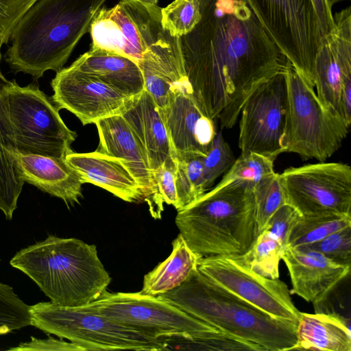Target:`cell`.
Returning <instances> with one entry per match:
<instances>
[{"label":"cell","mask_w":351,"mask_h":351,"mask_svg":"<svg viewBox=\"0 0 351 351\" xmlns=\"http://www.w3.org/2000/svg\"><path fill=\"white\" fill-rule=\"evenodd\" d=\"M198 1L201 19L180 38L184 69L199 108L228 129L252 93L285 64L245 0Z\"/></svg>","instance_id":"obj_1"},{"label":"cell","mask_w":351,"mask_h":351,"mask_svg":"<svg viewBox=\"0 0 351 351\" xmlns=\"http://www.w3.org/2000/svg\"><path fill=\"white\" fill-rule=\"evenodd\" d=\"M161 8L138 0H120L110 8H101L89 33L92 49L126 56L140 67L143 76L176 86L186 74L180 39L164 29Z\"/></svg>","instance_id":"obj_2"},{"label":"cell","mask_w":351,"mask_h":351,"mask_svg":"<svg viewBox=\"0 0 351 351\" xmlns=\"http://www.w3.org/2000/svg\"><path fill=\"white\" fill-rule=\"evenodd\" d=\"M106 0H37L13 29L4 54L14 73L37 80L62 69Z\"/></svg>","instance_id":"obj_3"},{"label":"cell","mask_w":351,"mask_h":351,"mask_svg":"<svg viewBox=\"0 0 351 351\" xmlns=\"http://www.w3.org/2000/svg\"><path fill=\"white\" fill-rule=\"evenodd\" d=\"M10 264L34 281L51 302L63 306L94 302L111 281L96 245L75 238L50 235L16 252Z\"/></svg>","instance_id":"obj_4"},{"label":"cell","mask_w":351,"mask_h":351,"mask_svg":"<svg viewBox=\"0 0 351 351\" xmlns=\"http://www.w3.org/2000/svg\"><path fill=\"white\" fill-rule=\"evenodd\" d=\"M175 223L189 246L202 256H238L260 234L253 184L237 180L216 185L178 210Z\"/></svg>","instance_id":"obj_5"},{"label":"cell","mask_w":351,"mask_h":351,"mask_svg":"<svg viewBox=\"0 0 351 351\" xmlns=\"http://www.w3.org/2000/svg\"><path fill=\"white\" fill-rule=\"evenodd\" d=\"M163 299L261 351L293 350L297 324L271 316L221 288L198 269Z\"/></svg>","instance_id":"obj_6"},{"label":"cell","mask_w":351,"mask_h":351,"mask_svg":"<svg viewBox=\"0 0 351 351\" xmlns=\"http://www.w3.org/2000/svg\"><path fill=\"white\" fill-rule=\"evenodd\" d=\"M287 110L282 145L303 160L324 161L341 147L349 125L326 108L311 84L287 60Z\"/></svg>","instance_id":"obj_7"},{"label":"cell","mask_w":351,"mask_h":351,"mask_svg":"<svg viewBox=\"0 0 351 351\" xmlns=\"http://www.w3.org/2000/svg\"><path fill=\"white\" fill-rule=\"evenodd\" d=\"M31 325L82 347L84 350H164L165 339L89 312L52 302L29 306Z\"/></svg>","instance_id":"obj_8"},{"label":"cell","mask_w":351,"mask_h":351,"mask_svg":"<svg viewBox=\"0 0 351 351\" xmlns=\"http://www.w3.org/2000/svg\"><path fill=\"white\" fill-rule=\"evenodd\" d=\"M81 307L165 341H194L222 332L160 295L145 294L141 291L134 293L106 291L97 300Z\"/></svg>","instance_id":"obj_9"},{"label":"cell","mask_w":351,"mask_h":351,"mask_svg":"<svg viewBox=\"0 0 351 351\" xmlns=\"http://www.w3.org/2000/svg\"><path fill=\"white\" fill-rule=\"evenodd\" d=\"M15 150L23 154L65 158L77 133L64 123L59 110L36 83L20 86L10 81L4 91Z\"/></svg>","instance_id":"obj_10"},{"label":"cell","mask_w":351,"mask_h":351,"mask_svg":"<svg viewBox=\"0 0 351 351\" xmlns=\"http://www.w3.org/2000/svg\"><path fill=\"white\" fill-rule=\"evenodd\" d=\"M280 53L314 87V62L325 35L312 0H245Z\"/></svg>","instance_id":"obj_11"},{"label":"cell","mask_w":351,"mask_h":351,"mask_svg":"<svg viewBox=\"0 0 351 351\" xmlns=\"http://www.w3.org/2000/svg\"><path fill=\"white\" fill-rule=\"evenodd\" d=\"M285 204L301 215L351 214V167L341 162H319L279 173Z\"/></svg>","instance_id":"obj_12"},{"label":"cell","mask_w":351,"mask_h":351,"mask_svg":"<svg viewBox=\"0 0 351 351\" xmlns=\"http://www.w3.org/2000/svg\"><path fill=\"white\" fill-rule=\"evenodd\" d=\"M285 66L261 84L243 104L239 121L241 154L256 153L274 161L285 152L281 141L288 104Z\"/></svg>","instance_id":"obj_13"},{"label":"cell","mask_w":351,"mask_h":351,"mask_svg":"<svg viewBox=\"0 0 351 351\" xmlns=\"http://www.w3.org/2000/svg\"><path fill=\"white\" fill-rule=\"evenodd\" d=\"M198 270L211 281L271 316L298 324L300 311L287 285L279 278L264 277L234 256L201 258Z\"/></svg>","instance_id":"obj_14"},{"label":"cell","mask_w":351,"mask_h":351,"mask_svg":"<svg viewBox=\"0 0 351 351\" xmlns=\"http://www.w3.org/2000/svg\"><path fill=\"white\" fill-rule=\"evenodd\" d=\"M51 86L53 91L51 100L57 108L69 110L83 125L122 114L130 99L97 77L71 65L56 72Z\"/></svg>","instance_id":"obj_15"},{"label":"cell","mask_w":351,"mask_h":351,"mask_svg":"<svg viewBox=\"0 0 351 351\" xmlns=\"http://www.w3.org/2000/svg\"><path fill=\"white\" fill-rule=\"evenodd\" d=\"M333 27L323 36L315 55L314 86L322 104L343 119L342 86L351 82L350 6L333 14Z\"/></svg>","instance_id":"obj_16"},{"label":"cell","mask_w":351,"mask_h":351,"mask_svg":"<svg viewBox=\"0 0 351 351\" xmlns=\"http://www.w3.org/2000/svg\"><path fill=\"white\" fill-rule=\"evenodd\" d=\"M282 260L289 273L292 293L314 305L322 304L350 271V266L308 248L287 245Z\"/></svg>","instance_id":"obj_17"},{"label":"cell","mask_w":351,"mask_h":351,"mask_svg":"<svg viewBox=\"0 0 351 351\" xmlns=\"http://www.w3.org/2000/svg\"><path fill=\"white\" fill-rule=\"evenodd\" d=\"M160 113L167 130L170 154L206 155L217 132L215 121L202 110L192 90L177 92Z\"/></svg>","instance_id":"obj_18"},{"label":"cell","mask_w":351,"mask_h":351,"mask_svg":"<svg viewBox=\"0 0 351 351\" xmlns=\"http://www.w3.org/2000/svg\"><path fill=\"white\" fill-rule=\"evenodd\" d=\"M99 143L96 151L119 160L144 193V200L153 190L152 173L146 152L122 114L97 120Z\"/></svg>","instance_id":"obj_19"},{"label":"cell","mask_w":351,"mask_h":351,"mask_svg":"<svg viewBox=\"0 0 351 351\" xmlns=\"http://www.w3.org/2000/svg\"><path fill=\"white\" fill-rule=\"evenodd\" d=\"M12 156L18 176L24 183L62 199L67 205L80 202L83 183L65 158L23 154L16 150Z\"/></svg>","instance_id":"obj_20"},{"label":"cell","mask_w":351,"mask_h":351,"mask_svg":"<svg viewBox=\"0 0 351 351\" xmlns=\"http://www.w3.org/2000/svg\"><path fill=\"white\" fill-rule=\"evenodd\" d=\"M65 160L83 184L98 186L128 202L144 200L142 188L119 160L96 150L89 153L72 151Z\"/></svg>","instance_id":"obj_21"},{"label":"cell","mask_w":351,"mask_h":351,"mask_svg":"<svg viewBox=\"0 0 351 351\" xmlns=\"http://www.w3.org/2000/svg\"><path fill=\"white\" fill-rule=\"evenodd\" d=\"M122 116L143 145L153 173L171 156L167 130L157 105L144 90L130 99Z\"/></svg>","instance_id":"obj_22"},{"label":"cell","mask_w":351,"mask_h":351,"mask_svg":"<svg viewBox=\"0 0 351 351\" xmlns=\"http://www.w3.org/2000/svg\"><path fill=\"white\" fill-rule=\"evenodd\" d=\"M71 65L97 77L128 98H134L145 90L140 67L126 56L90 48Z\"/></svg>","instance_id":"obj_23"},{"label":"cell","mask_w":351,"mask_h":351,"mask_svg":"<svg viewBox=\"0 0 351 351\" xmlns=\"http://www.w3.org/2000/svg\"><path fill=\"white\" fill-rule=\"evenodd\" d=\"M293 350L351 351L350 320L335 313H300Z\"/></svg>","instance_id":"obj_24"},{"label":"cell","mask_w":351,"mask_h":351,"mask_svg":"<svg viewBox=\"0 0 351 351\" xmlns=\"http://www.w3.org/2000/svg\"><path fill=\"white\" fill-rule=\"evenodd\" d=\"M171 254L144 276L141 292L152 295L167 293L186 282L198 269L202 256L178 234Z\"/></svg>","instance_id":"obj_25"},{"label":"cell","mask_w":351,"mask_h":351,"mask_svg":"<svg viewBox=\"0 0 351 351\" xmlns=\"http://www.w3.org/2000/svg\"><path fill=\"white\" fill-rule=\"evenodd\" d=\"M1 48L0 45V62ZM9 82L0 67V210L11 220L24 182L18 176L12 156L15 148L4 101V91Z\"/></svg>","instance_id":"obj_26"},{"label":"cell","mask_w":351,"mask_h":351,"mask_svg":"<svg viewBox=\"0 0 351 351\" xmlns=\"http://www.w3.org/2000/svg\"><path fill=\"white\" fill-rule=\"evenodd\" d=\"M176 165V210L190 205L206 191L202 157L195 153L170 154Z\"/></svg>","instance_id":"obj_27"},{"label":"cell","mask_w":351,"mask_h":351,"mask_svg":"<svg viewBox=\"0 0 351 351\" xmlns=\"http://www.w3.org/2000/svg\"><path fill=\"white\" fill-rule=\"evenodd\" d=\"M350 226L351 215H301L291 232L288 245L293 247L307 245Z\"/></svg>","instance_id":"obj_28"},{"label":"cell","mask_w":351,"mask_h":351,"mask_svg":"<svg viewBox=\"0 0 351 351\" xmlns=\"http://www.w3.org/2000/svg\"><path fill=\"white\" fill-rule=\"evenodd\" d=\"M285 247L267 230H263L246 252L234 257L256 273L277 279L279 278V265Z\"/></svg>","instance_id":"obj_29"},{"label":"cell","mask_w":351,"mask_h":351,"mask_svg":"<svg viewBox=\"0 0 351 351\" xmlns=\"http://www.w3.org/2000/svg\"><path fill=\"white\" fill-rule=\"evenodd\" d=\"M153 190L144 201L155 219H160L164 210V204L177 207L176 187V165L170 156L152 173Z\"/></svg>","instance_id":"obj_30"},{"label":"cell","mask_w":351,"mask_h":351,"mask_svg":"<svg viewBox=\"0 0 351 351\" xmlns=\"http://www.w3.org/2000/svg\"><path fill=\"white\" fill-rule=\"evenodd\" d=\"M253 193L256 221L259 232H261L274 213L285 204L279 173L274 172L254 184Z\"/></svg>","instance_id":"obj_31"},{"label":"cell","mask_w":351,"mask_h":351,"mask_svg":"<svg viewBox=\"0 0 351 351\" xmlns=\"http://www.w3.org/2000/svg\"><path fill=\"white\" fill-rule=\"evenodd\" d=\"M161 23L171 36L181 38L191 32L201 19L198 0H174L160 10Z\"/></svg>","instance_id":"obj_32"},{"label":"cell","mask_w":351,"mask_h":351,"mask_svg":"<svg viewBox=\"0 0 351 351\" xmlns=\"http://www.w3.org/2000/svg\"><path fill=\"white\" fill-rule=\"evenodd\" d=\"M274 160L256 153L240 154L217 186L232 182L246 181L253 185L274 172Z\"/></svg>","instance_id":"obj_33"},{"label":"cell","mask_w":351,"mask_h":351,"mask_svg":"<svg viewBox=\"0 0 351 351\" xmlns=\"http://www.w3.org/2000/svg\"><path fill=\"white\" fill-rule=\"evenodd\" d=\"M30 325L29 306L19 298L12 287L0 282V335Z\"/></svg>","instance_id":"obj_34"},{"label":"cell","mask_w":351,"mask_h":351,"mask_svg":"<svg viewBox=\"0 0 351 351\" xmlns=\"http://www.w3.org/2000/svg\"><path fill=\"white\" fill-rule=\"evenodd\" d=\"M235 158L221 131L217 132L211 145L202 157L204 184L209 189L217 178L231 167Z\"/></svg>","instance_id":"obj_35"},{"label":"cell","mask_w":351,"mask_h":351,"mask_svg":"<svg viewBox=\"0 0 351 351\" xmlns=\"http://www.w3.org/2000/svg\"><path fill=\"white\" fill-rule=\"evenodd\" d=\"M300 247L316 250L338 263L350 266L351 226L335 232L319 241Z\"/></svg>","instance_id":"obj_36"},{"label":"cell","mask_w":351,"mask_h":351,"mask_svg":"<svg viewBox=\"0 0 351 351\" xmlns=\"http://www.w3.org/2000/svg\"><path fill=\"white\" fill-rule=\"evenodd\" d=\"M37 0H0V45L7 44L21 18Z\"/></svg>","instance_id":"obj_37"},{"label":"cell","mask_w":351,"mask_h":351,"mask_svg":"<svg viewBox=\"0 0 351 351\" xmlns=\"http://www.w3.org/2000/svg\"><path fill=\"white\" fill-rule=\"evenodd\" d=\"M300 217L291 206L285 204L271 216L264 230L287 247L291 232Z\"/></svg>","instance_id":"obj_38"},{"label":"cell","mask_w":351,"mask_h":351,"mask_svg":"<svg viewBox=\"0 0 351 351\" xmlns=\"http://www.w3.org/2000/svg\"><path fill=\"white\" fill-rule=\"evenodd\" d=\"M8 350H77L82 351L84 349L80 346L73 342L69 343L63 340H58L51 337L46 339H39L31 337V340L27 342L21 343L18 346L10 348Z\"/></svg>","instance_id":"obj_39"},{"label":"cell","mask_w":351,"mask_h":351,"mask_svg":"<svg viewBox=\"0 0 351 351\" xmlns=\"http://www.w3.org/2000/svg\"><path fill=\"white\" fill-rule=\"evenodd\" d=\"M318 19L324 34L328 33L333 27V14L332 8L327 0H312Z\"/></svg>","instance_id":"obj_40"},{"label":"cell","mask_w":351,"mask_h":351,"mask_svg":"<svg viewBox=\"0 0 351 351\" xmlns=\"http://www.w3.org/2000/svg\"><path fill=\"white\" fill-rule=\"evenodd\" d=\"M350 1V0H327L329 5L332 8L333 5L337 3H339V2H341V1Z\"/></svg>","instance_id":"obj_41"},{"label":"cell","mask_w":351,"mask_h":351,"mask_svg":"<svg viewBox=\"0 0 351 351\" xmlns=\"http://www.w3.org/2000/svg\"><path fill=\"white\" fill-rule=\"evenodd\" d=\"M149 4H157L158 0H138Z\"/></svg>","instance_id":"obj_42"},{"label":"cell","mask_w":351,"mask_h":351,"mask_svg":"<svg viewBox=\"0 0 351 351\" xmlns=\"http://www.w3.org/2000/svg\"><path fill=\"white\" fill-rule=\"evenodd\" d=\"M0 262H1V259H0Z\"/></svg>","instance_id":"obj_43"}]
</instances>
